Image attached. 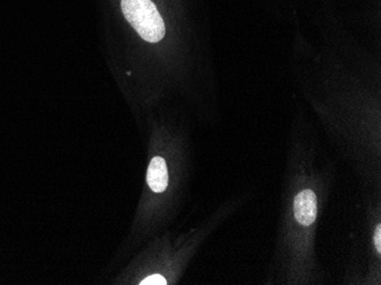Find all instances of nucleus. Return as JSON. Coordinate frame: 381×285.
Wrapping results in <instances>:
<instances>
[{"label": "nucleus", "instance_id": "nucleus-3", "mask_svg": "<svg viewBox=\"0 0 381 285\" xmlns=\"http://www.w3.org/2000/svg\"><path fill=\"white\" fill-rule=\"evenodd\" d=\"M168 170L166 161L161 157H154L151 161L148 170V184L151 190L157 193L166 191L168 187Z\"/></svg>", "mask_w": 381, "mask_h": 285}, {"label": "nucleus", "instance_id": "nucleus-1", "mask_svg": "<svg viewBox=\"0 0 381 285\" xmlns=\"http://www.w3.org/2000/svg\"><path fill=\"white\" fill-rule=\"evenodd\" d=\"M121 10L132 28L148 43H159L165 37V23L153 1L121 0Z\"/></svg>", "mask_w": 381, "mask_h": 285}, {"label": "nucleus", "instance_id": "nucleus-4", "mask_svg": "<svg viewBox=\"0 0 381 285\" xmlns=\"http://www.w3.org/2000/svg\"><path fill=\"white\" fill-rule=\"evenodd\" d=\"M139 284L141 285H166L167 281L163 276L159 275V274H154V275L148 276L146 279H143Z\"/></svg>", "mask_w": 381, "mask_h": 285}, {"label": "nucleus", "instance_id": "nucleus-2", "mask_svg": "<svg viewBox=\"0 0 381 285\" xmlns=\"http://www.w3.org/2000/svg\"><path fill=\"white\" fill-rule=\"evenodd\" d=\"M295 217L299 224L311 226L317 215V196L312 190L299 192L295 198Z\"/></svg>", "mask_w": 381, "mask_h": 285}, {"label": "nucleus", "instance_id": "nucleus-5", "mask_svg": "<svg viewBox=\"0 0 381 285\" xmlns=\"http://www.w3.org/2000/svg\"><path fill=\"white\" fill-rule=\"evenodd\" d=\"M373 241H375V246L377 248V251L378 254L381 252V225L379 224L375 228V238H373Z\"/></svg>", "mask_w": 381, "mask_h": 285}]
</instances>
